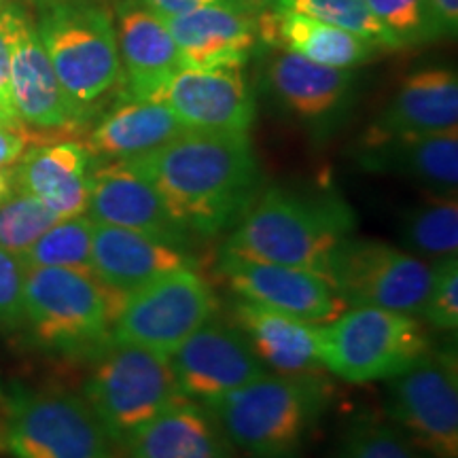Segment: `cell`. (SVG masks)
Listing matches in <instances>:
<instances>
[{
  "label": "cell",
  "instance_id": "cell-1",
  "mask_svg": "<svg viewBox=\"0 0 458 458\" xmlns=\"http://www.w3.org/2000/svg\"><path fill=\"white\" fill-rule=\"evenodd\" d=\"M189 236L210 238L236 223L261 187L249 134L191 131L128 159Z\"/></svg>",
  "mask_w": 458,
  "mask_h": 458
},
{
  "label": "cell",
  "instance_id": "cell-2",
  "mask_svg": "<svg viewBox=\"0 0 458 458\" xmlns=\"http://www.w3.org/2000/svg\"><path fill=\"white\" fill-rule=\"evenodd\" d=\"M354 225L352 208L335 193L267 187L257 191L233 223L223 250L327 276L331 259Z\"/></svg>",
  "mask_w": 458,
  "mask_h": 458
},
{
  "label": "cell",
  "instance_id": "cell-3",
  "mask_svg": "<svg viewBox=\"0 0 458 458\" xmlns=\"http://www.w3.org/2000/svg\"><path fill=\"white\" fill-rule=\"evenodd\" d=\"M327 394L317 376L267 371L206 408L233 448L249 458H303L327 410Z\"/></svg>",
  "mask_w": 458,
  "mask_h": 458
},
{
  "label": "cell",
  "instance_id": "cell-4",
  "mask_svg": "<svg viewBox=\"0 0 458 458\" xmlns=\"http://www.w3.org/2000/svg\"><path fill=\"white\" fill-rule=\"evenodd\" d=\"M125 297L62 267H26V329L45 351L96 359L113 342Z\"/></svg>",
  "mask_w": 458,
  "mask_h": 458
},
{
  "label": "cell",
  "instance_id": "cell-5",
  "mask_svg": "<svg viewBox=\"0 0 458 458\" xmlns=\"http://www.w3.org/2000/svg\"><path fill=\"white\" fill-rule=\"evenodd\" d=\"M62 89L88 122L96 105L122 85V60L113 15L89 3L45 7L37 26Z\"/></svg>",
  "mask_w": 458,
  "mask_h": 458
},
{
  "label": "cell",
  "instance_id": "cell-6",
  "mask_svg": "<svg viewBox=\"0 0 458 458\" xmlns=\"http://www.w3.org/2000/svg\"><path fill=\"white\" fill-rule=\"evenodd\" d=\"M428 351L425 323L411 314L351 308L318 325L320 365L351 385L391 380Z\"/></svg>",
  "mask_w": 458,
  "mask_h": 458
},
{
  "label": "cell",
  "instance_id": "cell-7",
  "mask_svg": "<svg viewBox=\"0 0 458 458\" xmlns=\"http://www.w3.org/2000/svg\"><path fill=\"white\" fill-rule=\"evenodd\" d=\"M85 401L117 445L182 399L168 354L111 342L94 359Z\"/></svg>",
  "mask_w": 458,
  "mask_h": 458
},
{
  "label": "cell",
  "instance_id": "cell-8",
  "mask_svg": "<svg viewBox=\"0 0 458 458\" xmlns=\"http://www.w3.org/2000/svg\"><path fill=\"white\" fill-rule=\"evenodd\" d=\"M4 408L3 444L13 458H117V444L81 397L15 388Z\"/></svg>",
  "mask_w": 458,
  "mask_h": 458
},
{
  "label": "cell",
  "instance_id": "cell-9",
  "mask_svg": "<svg viewBox=\"0 0 458 458\" xmlns=\"http://www.w3.org/2000/svg\"><path fill=\"white\" fill-rule=\"evenodd\" d=\"M435 263L377 240L346 238L327 278L348 308H380L420 317Z\"/></svg>",
  "mask_w": 458,
  "mask_h": 458
},
{
  "label": "cell",
  "instance_id": "cell-10",
  "mask_svg": "<svg viewBox=\"0 0 458 458\" xmlns=\"http://www.w3.org/2000/svg\"><path fill=\"white\" fill-rule=\"evenodd\" d=\"M216 312V297L196 267L164 274L131 291L113 323V342L170 354Z\"/></svg>",
  "mask_w": 458,
  "mask_h": 458
},
{
  "label": "cell",
  "instance_id": "cell-11",
  "mask_svg": "<svg viewBox=\"0 0 458 458\" xmlns=\"http://www.w3.org/2000/svg\"><path fill=\"white\" fill-rule=\"evenodd\" d=\"M388 382V414L427 458H458L456 359L433 348Z\"/></svg>",
  "mask_w": 458,
  "mask_h": 458
},
{
  "label": "cell",
  "instance_id": "cell-12",
  "mask_svg": "<svg viewBox=\"0 0 458 458\" xmlns=\"http://www.w3.org/2000/svg\"><path fill=\"white\" fill-rule=\"evenodd\" d=\"M0 32L9 49L11 91L20 122L37 130H74L85 122L57 81L37 26L20 4L0 11Z\"/></svg>",
  "mask_w": 458,
  "mask_h": 458
},
{
  "label": "cell",
  "instance_id": "cell-13",
  "mask_svg": "<svg viewBox=\"0 0 458 458\" xmlns=\"http://www.w3.org/2000/svg\"><path fill=\"white\" fill-rule=\"evenodd\" d=\"M168 359L182 397L202 405L267 374L242 331L213 318L172 351Z\"/></svg>",
  "mask_w": 458,
  "mask_h": 458
},
{
  "label": "cell",
  "instance_id": "cell-14",
  "mask_svg": "<svg viewBox=\"0 0 458 458\" xmlns=\"http://www.w3.org/2000/svg\"><path fill=\"white\" fill-rule=\"evenodd\" d=\"M219 272L240 300L314 325L331 323L348 308L327 276L303 267L246 259L221 250Z\"/></svg>",
  "mask_w": 458,
  "mask_h": 458
},
{
  "label": "cell",
  "instance_id": "cell-15",
  "mask_svg": "<svg viewBox=\"0 0 458 458\" xmlns=\"http://www.w3.org/2000/svg\"><path fill=\"white\" fill-rule=\"evenodd\" d=\"M153 100L191 131L249 134L257 117L255 91L242 66L179 68Z\"/></svg>",
  "mask_w": 458,
  "mask_h": 458
},
{
  "label": "cell",
  "instance_id": "cell-16",
  "mask_svg": "<svg viewBox=\"0 0 458 458\" xmlns=\"http://www.w3.org/2000/svg\"><path fill=\"white\" fill-rule=\"evenodd\" d=\"M91 267L100 284L125 297L164 274L196 267V259L187 244L136 229L94 223Z\"/></svg>",
  "mask_w": 458,
  "mask_h": 458
},
{
  "label": "cell",
  "instance_id": "cell-17",
  "mask_svg": "<svg viewBox=\"0 0 458 458\" xmlns=\"http://www.w3.org/2000/svg\"><path fill=\"white\" fill-rule=\"evenodd\" d=\"M113 24L122 60L123 98L153 100L181 68L179 49L165 20L139 0H119Z\"/></svg>",
  "mask_w": 458,
  "mask_h": 458
},
{
  "label": "cell",
  "instance_id": "cell-18",
  "mask_svg": "<svg viewBox=\"0 0 458 458\" xmlns=\"http://www.w3.org/2000/svg\"><path fill=\"white\" fill-rule=\"evenodd\" d=\"M181 68L244 66L259 41V21L240 4H210L168 17Z\"/></svg>",
  "mask_w": 458,
  "mask_h": 458
},
{
  "label": "cell",
  "instance_id": "cell-19",
  "mask_svg": "<svg viewBox=\"0 0 458 458\" xmlns=\"http://www.w3.org/2000/svg\"><path fill=\"white\" fill-rule=\"evenodd\" d=\"M85 213L102 225L136 229L181 244L189 240L151 182L128 162H111L91 172Z\"/></svg>",
  "mask_w": 458,
  "mask_h": 458
},
{
  "label": "cell",
  "instance_id": "cell-20",
  "mask_svg": "<svg viewBox=\"0 0 458 458\" xmlns=\"http://www.w3.org/2000/svg\"><path fill=\"white\" fill-rule=\"evenodd\" d=\"M267 85L284 111L318 131L331 130L346 113L354 74L320 66L289 49H278L267 66Z\"/></svg>",
  "mask_w": 458,
  "mask_h": 458
},
{
  "label": "cell",
  "instance_id": "cell-21",
  "mask_svg": "<svg viewBox=\"0 0 458 458\" xmlns=\"http://www.w3.org/2000/svg\"><path fill=\"white\" fill-rule=\"evenodd\" d=\"M359 164L408 179L433 196H456L458 130L425 136H363Z\"/></svg>",
  "mask_w": 458,
  "mask_h": 458
},
{
  "label": "cell",
  "instance_id": "cell-22",
  "mask_svg": "<svg viewBox=\"0 0 458 458\" xmlns=\"http://www.w3.org/2000/svg\"><path fill=\"white\" fill-rule=\"evenodd\" d=\"M123 450L128 458H238L213 411L187 397L131 435Z\"/></svg>",
  "mask_w": 458,
  "mask_h": 458
},
{
  "label": "cell",
  "instance_id": "cell-23",
  "mask_svg": "<svg viewBox=\"0 0 458 458\" xmlns=\"http://www.w3.org/2000/svg\"><path fill=\"white\" fill-rule=\"evenodd\" d=\"M232 314L233 325L242 331L266 368L280 376H317L323 369L318 359V325L240 297L232 306Z\"/></svg>",
  "mask_w": 458,
  "mask_h": 458
},
{
  "label": "cell",
  "instance_id": "cell-24",
  "mask_svg": "<svg viewBox=\"0 0 458 458\" xmlns=\"http://www.w3.org/2000/svg\"><path fill=\"white\" fill-rule=\"evenodd\" d=\"M91 157L81 142H55L24 151L13 168L17 191L41 199L60 219L85 215Z\"/></svg>",
  "mask_w": 458,
  "mask_h": 458
},
{
  "label": "cell",
  "instance_id": "cell-25",
  "mask_svg": "<svg viewBox=\"0 0 458 458\" xmlns=\"http://www.w3.org/2000/svg\"><path fill=\"white\" fill-rule=\"evenodd\" d=\"M458 130V77L450 68L410 74L365 136H425Z\"/></svg>",
  "mask_w": 458,
  "mask_h": 458
},
{
  "label": "cell",
  "instance_id": "cell-26",
  "mask_svg": "<svg viewBox=\"0 0 458 458\" xmlns=\"http://www.w3.org/2000/svg\"><path fill=\"white\" fill-rule=\"evenodd\" d=\"M182 131V123L162 102L123 98L91 130L85 147L91 156L128 162L156 151Z\"/></svg>",
  "mask_w": 458,
  "mask_h": 458
},
{
  "label": "cell",
  "instance_id": "cell-27",
  "mask_svg": "<svg viewBox=\"0 0 458 458\" xmlns=\"http://www.w3.org/2000/svg\"><path fill=\"white\" fill-rule=\"evenodd\" d=\"M259 37L263 41L283 45L284 49L300 54L320 66L352 71L376 55L377 47L325 21L291 13L274 7L272 13L259 21Z\"/></svg>",
  "mask_w": 458,
  "mask_h": 458
},
{
  "label": "cell",
  "instance_id": "cell-28",
  "mask_svg": "<svg viewBox=\"0 0 458 458\" xmlns=\"http://www.w3.org/2000/svg\"><path fill=\"white\" fill-rule=\"evenodd\" d=\"M401 249L420 259L442 261L458 250L456 196H433L416 204L401 221Z\"/></svg>",
  "mask_w": 458,
  "mask_h": 458
},
{
  "label": "cell",
  "instance_id": "cell-29",
  "mask_svg": "<svg viewBox=\"0 0 458 458\" xmlns=\"http://www.w3.org/2000/svg\"><path fill=\"white\" fill-rule=\"evenodd\" d=\"M91 236L94 221L89 216H71L49 227L30 249L20 255L24 267H62L94 278L91 267Z\"/></svg>",
  "mask_w": 458,
  "mask_h": 458
},
{
  "label": "cell",
  "instance_id": "cell-30",
  "mask_svg": "<svg viewBox=\"0 0 458 458\" xmlns=\"http://www.w3.org/2000/svg\"><path fill=\"white\" fill-rule=\"evenodd\" d=\"M274 7L342 28L377 49H397L365 0H274Z\"/></svg>",
  "mask_w": 458,
  "mask_h": 458
},
{
  "label": "cell",
  "instance_id": "cell-31",
  "mask_svg": "<svg viewBox=\"0 0 458 458\" xmlns=\"http://www.w3.org/2000/svg\"><path fill=\"white\" fill-rule=\"evenodd\" d=\"M334 458H427L394 425L359 418L344 428Z\"/></svg>",
  "mask_w": 458,
  "mask_h": 458
},
{
  "label": "cell",
  "instance_id": "cell-32",
  "mask_svg": "<svg viewBox=\"0 0 458 458\" xmlns=\"http://www.w3.org/2000/svg\"><path fill=\"white\" fill-rule=\"evenodd\" d=\"M62 221L41 199L26 191H15L0 204V249L20 257L38 238Z\"/></svg>",
  "mask_w": 458,
  "mask_h": 458
},
{
  "label": "cell",
  "instance_id": "cell-33",
  "mask_svg": "<svg viewBox=\"0 0 458 458\" xmlns=\"http://www.w3.org/2000/svg\"><path fill=\"white\" fill-rule=\"evenodd\" d=\"M377 21L391 34L394 47L433 41L428 0H365Z\"/></svg>",
  "mask_w": 458,
  "mask_h": 458
},
{
  "label": "cell",
  "instance_id": "cell-34",
  "mask_svg": "<svg viewBox=\"0 0 458 458\" xmlns=\"http://www.w3.org/2000/svg\"><path fill=\"white\" fill-rule=\"evenodd\" d=\"M422 320L435 329L456 331L458 329V259L435 261L433 280L428 295L420 312Z\"/></svg>",
  "mask_w": 458,
  "mask_h": 458
},
{
  "label": "cell",
  "instance_id": "cell-35",
  "mask_svg": "<svg viewBox=\"0 0 458 458\" xmlns=\"http://www.w3.org/2000/svg\"><path fill=\"white\" fill-rule=\"evenodd\" d=\"M26 267L21 259L0 249V329L26 327Z\"/></svg>",
  "mask_w": 458,
  "mask_h": 458
},
{
  "label": "cell",
  "instance_id": "cell-36",
  "mask_svg": "<svg viewBox=\"0 0 458 458\" xmlns=\"http://www.w3.org/2000/svg\"><path fill=\"white\" fill-rule=\"evenodd\" d=\"M0 117L11 128L24 130V123L20 122L13 105V91H11V66H9V49L4 43L3 32H0Z\"/></svg>",
  "mask_w": 458,
  "mask_h": 458
},
{
  "label": "cell",
  "instance_id": "cell-37",
  "mask_svg": "<svg viewBox=\"0 0 458 458\" xmlns=\"http://www.w3.org/2000/svg\"><path fill=\"white\" fill-rule=\"evenodd\" d=\"M428 21L433 38H454L458 32V0H428Z\"/></svg>",
  "mask_w": 458,
  "mask_h": 458
},
{
  "label": "cell",
  "instance_id": "cell-38",
  "mask_svg": "<svg viewBox=\"0 0 458 458\" xmlns=\"http://www.w3.org/2000/svg\"><path fill=\"white\" fill-rule=\"evenodd\" d=\"M139 3L145 4L148 11H153L162 20L189 13V11L202 7H210V4H240L238 0H139Z\"/></svg>",
  "mask_w": 458,
  "mask_h": 458
},
{
  "label": "cell",
  "instance_id": "cell-39",
  "mask_svg": "<svg viewBox=\"0 0 458 458\" xmlns=\"http://www.w3.org/2000/svg\"><path fill=\"white\" fill-rule=\"evenodd\" d=\"M26 134L24 130L11 128V125L0 122V168H9L17 164V159L26 151Z\"/></svg>",
  "mask_w": 458,
  "mask_h": 458
},
{
  "label": "cell",
  "instance_id": "cell-40",
  "mask_svg": "<svg viewBox=\"0 0 458 458\" xmlns=\"http://www.w3.org/2000/svg\"><path fill=\"white\" fill-rule=\"evenodd\" d=\"M17 191L15 187V176L13 170L0 168V204L7 202V199Z\"/></svg>",
  "mask_w": 458,
  "mask_h": 458
},
{
  "label": "cell",
  "instance_id": "cell-41",
  "mask_svg": "<svg viewBox=\"0 0 458 458\" xmlns=\"http://www.w3.org/2000/svg\"><path fill=\"white\" fill-rule=\"evenodd\" d=\"M238 3H240V7H244L246 11H250V13H253V11H263L267 4L274 3V0H238Z\"/></svg>",
  "mask_w": 458,
  "mask_h": 458
},
{
  "label": "cell",
  "instance_id": "cell-42",
  "mask_svg": "<svg viewBox=\"0 0 458 458\" xmlns=\"http://www.w3.org/2000/svg\"><path fill=\"white\" fill-rule=\"evenodd\" d=\"M32 3L41 4V7H51V4H60V3H83V0H32Z\"/></svg>",
  "mask_w": 458,
  "mask_h": 458
},
{
  "label": "cell",
  "instance_id": "cell-43",
  "mask_svg": "<svg viewBox=\"0 0 458 458\" xmlns=\"http://www.w3.org/2000/svg\"><path fill=\"white\" fill-rule=\"evenodd\" d=\"M4 4H7V0H0V11H3Z\"/></svg>",
  "mask_w": 458,
  "mask_h": 458
},
{
  "label": "cell",
  "instance_id": "cell-44",
  "mask_svg": "<svg viewBox=\"0 0 458 458\" xmlns=\"http://www.w3.org/2000/svg\"><path fill=\"white\" fill-rule=\"evenodd\" d=\"M0 401H3V388H0Z\"/></svg>",
  "mask_w": 458,
  "mask_h": 458
},
{
  "label": "cell",
  "instance_id": "cell-45",
  "mask_svg": "<svg viewBox=\"0 0 458 458\" xmlns=\"http://www.w3.org/2000/svg\"><path fill=\"white\" fill-rule=\"evenodd\" d=\"M0 122H3V117H0ZM3 123H4V122H3ZM7 125H9V123H7Z\"/></svg>",
  "mask_w": 458,
  "mask_h": 458
}]
</instances>
